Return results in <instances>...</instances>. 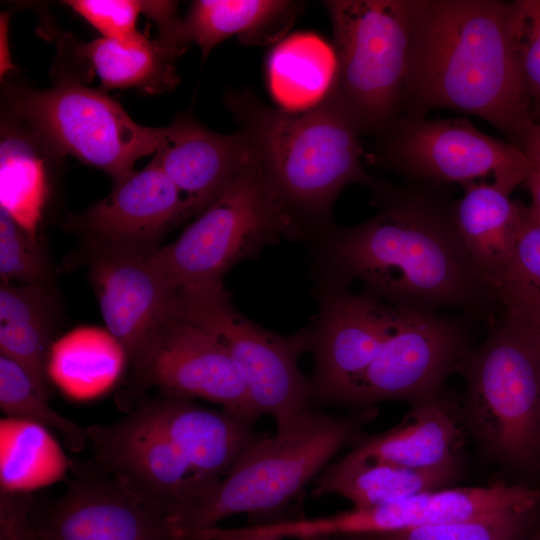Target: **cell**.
<instances>
[{
    "instance_id": "cell-1",
    "label": "cell",
    "mask_w": 540,
    "mask_h": 540,
    "mask_svg": "<svg viewBox=\"0 0 540 540\" xmlns=\"http://www.w3.org/2000/svg\"><path fill=\"white\" fill-rule=\"evenodd\" d=\"M381 210L357 225L311 239L315 289H348L394 307L438 313L493 301L456 230L452 203L431 189L389 187Z\"/></svg>"
},
{
    "instance_id": "cell-2",
    "label": "cell",
    "mask_w": 540,
    "mask_h": 540,
    "mask_svg": "<svg viewBox=\"0 0 540 540\" xmlns=\"http://www.w3.org/2000/svg\"><path fill=\"white\" fill-rule=\"evenodd\" d=\"M516 1L414 0L401 116L449 109L487 121L522 150L534 125L519 64Z\"/></svg>"
},
{
    "instance_id": "cell-3",
    "label": "cell",
    "mask_w": 540,
    "mask_h": 540,
    "mask_svg": "<svg viewBox=\"0 0 540 540\" xmlns=\"http://www.w3.org/2000/svg\"><path fill=\"white\" fill-rule=\"evenodd\" d=\"M226 102L267 183L308 240L335 226L331 209L347 185H367L376 196L388 188L363 168L360 133L330 100L302 112L268 107L251 92Z\"/></svg>"
},
{
    "instance_id": "cell-4",
    "label": "cell",
    "mask_w": 540,
    "mask_h": 540,
    "mask_svg": "<svg viewBox=\"0 0 540 540\" xmlns=\"http://www.w3.org/2000/svg\"><path fill=\"white\" fill-rule=\"evenodd\" d=\"M372 411L337 416L309 409L260 436L221 479L216 489L177 524L189 534L246 514L249 525L283 521L285 509L333 457L362 435Z\"/></svg>"
},
{
    "instance_id": "cell-5",
    "label": "cell",
    "mask_w": 540,
    "mask_h": 540,
    "mask_svg": "<svg viewBox=\"0 0 540 540\" xmlns=\"http://www.w3.org/2000/svg\"><path fill=\"white\" fill-rule=\"evenodd\" d=\"M463 422L496 463L540 473V333L502 314L456 370Z\"/></svg>"
},
{
    "instance_id": "cell-6",
    "label": "cell",
    "mask_w": 540,
    "mask_h": 540,
    "mask_svg": "<svg viewBox=\"0 0 540 540\" xmlns=\"http://www.w3.org/2000/svg\"><path fill=\"white\" fill-rule=\"evenodd\" d=\"M308 239L250 160L222 194L172 243L152 258L176 291L224 289V275L237 263L256 258L282 240Z\"/></svg>"
},
{
    "instance_id": "cell-7",
    "label": "cell",
    "mask_w": 540,
    "mask_h": 540,
    "mask_svg": "<svg viewBox=\"0 0 540 540\" xmlns=\"http://www.w3.org/2000/svg\"><path fill=\"white\" fill-rule=\"evenodd\" d=\"M337 73L326 98L359 133L381 136L402 115L414 0L323 1Z\"/></svg>"
},
{
    "instance_id": "cell-8",
    "label": "cell",
    "mask_w": 540,
    "mask_h": 540,
    "mask_svg": "<svg viewBox=\"0 0 540 540\" xmlns=\"http://www.w3.org/2000/svg\"><path fill=\"white\" fill-rule=\"evenodd\" d=\"M5 92L14 116L56 157L73 156L114 182L156 153L164 138L165 127L136 123L114 99L73 77L45 90L10 85Z\"/></svg>"
},
{
    "instance_id": "cell-9",
    "label": "cell",
    "mask_w": 540,
    "mask_h": 540,
    "mask_svg": "<svg viewBox=\"0 0 540 540\" xmlns=\"http://www.w3.org/2000/svg\"><path fill=\"white\" fill-rule=\"evenodd\" d=\"M169 316L190 322L211 334L240 369L256 409L276 426L312 409L310 380L299 357L311 350L309 327L282 335L251 321L231 303L225 289L208 293L176 291Z\"/></svg>"
},
{
    "instance_id": "cell-10",
    "label": "cell",
    "mask_w": 540,
    "mask_h": 540,
    "mask_svg": "<svg viewBox=\"0 0 540 540\" xmlns=\"http://www.w3.org/2000/svg\"><path fill=\"white\" fill-rule=\"evenodd\" d=\"M380 137V161L414 180L464 185L491 176L494 185L511 194L532 170L521 149L465 118L400 116Z\"/></svg>"
},
{
    "instance_id": "cell-11",
    "label": "cell",
    "mask_w": 540,
    "mask_h": 540,
    "mask_svg": "<svg viewBox=\"0 0 540 540\" xmlns=\"http://www.w3.org/2000/svg\"><path fill=\"white\" fill-rule=\"evenodd\" d=\"M319 312L308 325L313 402L346 404L404 309L348 289L316 290Z\"/></svg>"
},
{
    "instance_id": "cell-12",
    "label": "cell",
    "mask_w": 540,
    "mask_h": 540,
    "mask_svg": "<svg viewBox=\"0 0 540 540\" xmlns=\"http://www.w3.org/2000/svg\"><path fill=\"white\" fill-rule=\"evenodd\" d=\"M463 325L439 313L404 309L347 404L369 406L386 400L414 403L441 391L469 351Z\"/></svg>"
},
{
    "instance_id": "cell-13",
    "label": "cell",
    "mask_w": 540,
    "mask_h": 540,
    "mask_svg": "<svg viewBox=\"0 0 540 540\" xmlns=\"http://www.w3.org/2000/svg\"><path fill=\"white\" fill-rule=\"evenodd\" d=\"M40 540H191L174 517L95 466L76 469L67 491L33 517Z\"/></svg>"
},
{
    "instance_id": "cell-14",
    "label": "cell",
    "mask_w": 540,
    "mask_h": 540,
    "mask_svg": "<svg viewBox=\"0 0 540 540\" xmlns=\"http://www.w3.org/2000/svg\"><path fill=\"white\" fill-rule=\"evenodd\" d=\"M95 465L175 521L205 500L218 484L200 476L163 436L131 413L86 429Z\"/></svg>"
},
{
    "instance_id": "cell-15",
    "label": "cell",
    "mask_w": 540,
    "mask_h": 540,
    "mask_svg": "<svg viewBox=\"0 0 540 540\" xmlns=\"http://www.w3.org/2000/svg\"><path fill=\"white\" fill-rule=\"evenodd\" d=\"M133 373L135 393L155 386L164 394L216 403L251 424L261 417L231 355L190 322L169 316L144 363Z\"/></svg>"
},
{
    "instance_id": "cell-16",
    "label": "cell",
    "mask_w": 540,
    "mask_h": 540,
    "mask_svg": "<svg viewBox=\"0 0 540 540\" xmlns=\"http://www.w3.org/2000/svg\"><path fill=\"white\" fill-rule=\"evenodd\" d=\"M89 278L107 331L137 371L169 317L176 289L152 258L153 249L91 246Z\"/></svg>"
},
{
    "instance_id": "cell-17",
    "label": "cell",
    "mask_w": 540,
    "mask_h": 540,
    "mask_svg": "<svg viewBox=\"0 0 540 540\" xmlns=\"http://www.w3.org/2000/svg\"><path fill=\"white\" fill-rule=\"evenodd\" d=\"M188 217L180 193L153 158L114 182L108 196L72 223L91 246L148 250Z\"/></svg>"
},
{
    "instance_id": "cell-18",
    "label": "cell",
    "mask_w": 540,
    "mask_h": 540,
    "mask_svg": "<svg viewBox=\"0 0 540 540\" xmlns=\"http://www.w3.org/2000/svg\"><path fill=\"white\" fill-rule=\"evenodd\" d=\"M131 414L169 441L196 473L215 483L261 436L253 424L225 410L164 393L140 402Z\"/></svg>"
},
{
    "instance_id": "cell-19",
    "label": "cell",
    "mask_w": 540,
    "mask_h": 540,
    "mask_svg": "<svg viewBox=\"0 0 540 540\" xmlns=\"http://www.w3.org/2000/svg\"><path fill=\"white\" fill-rule=\"evenodd\" d=\"M153 158L177 188L190 217L222 194L249 162L250 152L239 130L221 134L180 116L165 126Z\"/></svg>"
},
{
    "instance_id": "cell-20",
    "label": "cell",
    "mask_w": 540,
    "mask_h": 540,
    "mask_svg": "<svg viewBox=\"0 0 540 540\" xmlns=\"http://www.w3.org/2000/svg\"><path fill=\"white\" fill-rule=\"evenodd\" d=\"M540 489L496 482L486 487L444 488L359 510L363 535L465 522L515 511H534Z\"/></svg>"
},
{
    "instance_id": "cell-21",
    "label": "cell",
    "mask_w": 540,
    "mask_h": 540,
    "mask_svg": "<svg viewBox=\"0 0 540 540\" xmlns=\"http://www.w3.org/2000/svg\"><path fill=\"white\" fill-rule=\"evenodd\" d=\"M412 404L398 425L379 434H362L349 454L416 469L458 463L466 429L460 405L441 391Z\"/></svg>"
},
{
    "instance_id": "cell-22",
    "label": "cell",
    "mask_w": 540,
    "mask_h": 540,
    "mask_svg": "<svg viewBox=\"0 0 540 540\" xmlns=\"http://www.w3.org/2000/svg\"><path fill=\"white\" fill-rule=\"evenodd\" d=\"M462 186V197L452 203L454 224L471 264L492 296L493 286L514 252L527 208L493 183L473 181Z\"/></svg>"
},
{
    "instance_id": "cell-23",
    "label": "cell",
    "mask_w": 540,
    "mask_h": 540,
    "mask_svg": "<svg viewBox=\"0 0 540 540\" xmlns=\"http://www.w3.org/2000/svg\"><path fill=\"white\" fill-rule=\"evenodd\" d=\"M303 6V2L291 0L193 1L174 40L184 47L195 43L203 57L231 36H238L245 45L278 43Z\"/></svg>"
},
{
    "instance_id": "cell-24",
    "label": "cell",
    "mask_w": 540,
    "mask_h": 540,
    "mask_svg": "<svg viewBox=\"0 0 540 540\" xmlns=\"http://www.w3.org/2000/svg\"><path fill=\"white\" fill-rule=\"evenodd\" d=\"M458 464L416 469L347 453L318 475L312 494L337 495L358 509L387 505L446 488L454 481Z\"/></svg>"
},
{
    "instance_id": "cell-25",
    "label": "cell",
    "mask_w": 540,
    "mask_h": 540,
    "mask_svg": "<svg viewBox=\"0 0 540 540\" xmlns=\"http://www.w3.org/2000/svg\"><path fill=\"white\" fill-rule=\"evenodd\" d=\"M0 284V354L20 365L50 398V360L58 320L56 300L48 284Z\"/></svg>"
},
{
    "instance_id": "cell-26",
    "label": "cell",
    "mask_w": 540,
    "mask_h": 540,
    "mask_svg": "<svg viewBox=\"0 0 540 540\" xmlns=\"http://www.w3.org/2000/svg\"><path fill=\"white\" fill-rule=\"evenodd\" d=\"M337 73L333 45L320 36L294 33L280 40L266 62L270 93L281 109L302 112L321 104L330 94Z\"/></svg>"
},
{
    "instance_id": "cell-27",
    "label": "cell",
    "mask_w": 540,
    "mask_h": 540,
    "mask_svg": "<svg viewBox=\"0 0 540 540\" xmlns=\"http://www.w3.org/2000/svg\"><path fill=\"white\" fill-rule=\"evenodd\" d=\"M76 51L90 63L104 89L138 88L160 93L179 82L174 63L185 49L140 34L126 41L100 37L78 43Z\"/></svg>"
},
{
    "instance_id": "cell-28",
    "label": "cell",
    "mask_w": 540,
    "mask_h": 540,
    "mask_svg": "<svg viewBox=\"0 0 540 540\" xmlns=\"http://www.w3.org/2000/svg\"><path fill=\"white\" fill-rule=\"evenodd\" d=\"M3 121L0 141V208L32 236L48 195V159L58 158L26 125Z\"/></svg>"
},
{
    "instance_id": "cell-29",
    "label": "cell",
    "mask_w": 540,
    "mask_h": 540,
    "mask_svg": "<svg viewBox=\"0 0 540 540\" xmlns=\"http://www.w3.org/2000/svg\"><path fill=\"white\" fill-rule=\"evenodd\" d=\"M492 296L502 305L503 314L540 333V224L528 217Z\"/></svg>"
},
{
    "instance_id": "cell-30",
    "label": "cell",
    "mask_w": 540,
    "mask_h": 540,
    "mask_svg": "<svg viewBox=\"0 0 540 540\" xmlns=\"http://www.w3.org/2000/svg\"><path fill=\"white\" fill-rule=\"evenodd\" d=\"M26 371L0 354V407L8 416L56 431L66 447L79 452L88 442L86 430L56 412Z\"/></svg>"
},
{
    "instance_id": "cell-31",
    "label": "cell",
    "mask_w": 540,
    "mask_h": 540,
    "mask_svg": "<svg viewBox=\"0 0 540 540\" xmlns=\"http://www.w3.org/2000/svg\"><path fill=\"white\" fill-rule=\"evenodd\" d=\"M535 511H515L465 522L359 536L364 540H520Z\"/></svg>"
},
{
    "instance_id": "cell-32",
    "label": "cell",
    "mask_w": 540,
    "mask_h": 540,
    "mask_svg": "<svg viewBox=\"0 0 540 540\" xmlns=\"http://www.w3.org/2000/svg\"><path fill=\"white\" fill-rule=\"evenodd\" d=\"M1 281L22 284H48L49 263L36 237L0 208Z\"/></svg>"
},
{
    "instance_id": "cell-33",
    "label": "cell",
    "mask_w": 540,
    "mask_h": 540,
    "mask_svg": "<svg viewBox=\"0 0 540 540\" xmlns=\"http://www.w3.org/2000/svg\"><path fill=\"white\" fill-rule=\"evenodd\" d=\"M63 3L93 26L101 37L126 41L141 34L137 20L143 13V1L68 0Z\"/></svg>"
},
{
    "instance_id": "cell-34",
    "label": "cell",
    "mask_w": 540,
    "mask_h": 540,
    "mask_svg": "<svg viewBox=\"0 0 540 540\" xmlns=\"http://www.w3.org/2000/svg\"><path fill=\"white\" fill-rule=\"evenodd\" d=\"M520 12L519 64L534 124H540V0H516Z\"/></svg>"
},
{
    "instance_id": "cell-35",
    "label": "cell",
    "mask_w": 540,
    "mask_h": 540,
    "mask_svg": "<svg viewBox=\"0 0 540 540\" xmlns=\"http://www.w3.org/2000/svg\"><path fill=\"white\" fill-rule=\"evenodd\" d=\"M525 183L531 195V204L527 208V217L530 221L540 224V170L532 168Z\"/></svg>"
},
{
    "instance_id": "cell-36",
    "label": "cell",
    "mask_w": 540,
    "mask_h": 540,
    "mask_svg": "<svg viewBox=\"0 0 540 540\" xmlns=\"http://www.w3.org/2000/svg\"><path fill=\"white\" fill-rule=\"evenodd\" d=\"M522 151L530 160L532 168L540 170V124H534L529 130Z\"/></svg>"
},
{
    "instance_id": "cell-37",
    "label": "cell",
    "mask_w": 540,
    "mask_h": 540,
    "mask_svg": "<svg viewBox=\"0 0 540 540\" xmlns=\"http://www.w3.org/2000/svg\"><path fill=\"white\" fill-rule=\"evenodd\" d=\"M191 540H276L271 538L238 539L226 536L216 530L215 527L199 530L188 535Z\"/></svg>"
},
{
    "instance_id": "cell-38",
    "label": "cell",
    "mask_w": 540,
    "mask_h": 540,
    "mask_svg": "<svg viewBox=\"0 0 540 540\" xmlns=\"http://www.w3.org/2000/svg\"><path fill=\"white\" fill-rule=\"evenodd\" d=\"M7 17L1 18V75L5 74L8 70L12 69V62L10 60L8 48H7Z\"/></svg>"
},
{
    "instance_id": "cell-39",
    "label": "cell",
    "mask_w": 540,
    "mask_h": 540,
    "mask_svg": "<svg viewBox=\"0 0 540 540\" xmlns=\"http://www.w3.org/2000/svg\"><path fill=\"white\" fill-rule=\"evenodd\" d=\"M17 540H40L34 531L33 524L32 526L20 536Z\"/></svg>"
},
{
    "instance_id": "cell-40",
    "label": "cell",
    "mask_w": 540,
    "mask_h": 540,
    "mask_svg": "<svg viewBox=\"0 0 540 540\" xmlns=\"http://www.w3.org/2000/svg\"><path fill=\"white\" fill-rule=\"evenodd\" d=\"M330 540H364L361 536H341L329 538Z\"/></svg>"
},
{
    "instance_id": "cell-41",
    "label": "cell",
    "mask_w": 540,
    "mask_h": 540,
    "mask_svg": "<svg viewBox=\"0 0 540 540\" xmlns=\"http://www.w3.org/2000/svg\"><path fill=\"white\" fill-rule=\"evenodd\" d=\"M531 540H540V530L535 534Z\"/></svg>"
}]
</instances>
